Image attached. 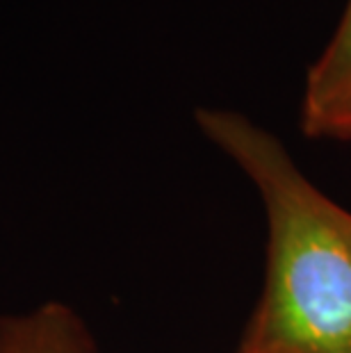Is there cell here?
Returning a JSON list of instances; mask_svg holds the SVG:
<instances>
[{
	"mask_svg": "<svg viewBox=\"0 0 351 353\" xmlns=\"http://www.w3.org/2000/svg\"><path fill=\"white\" fill-rule=\"evenodd\" d=\"M194 119L267 214L265 288L237 353H351V212L242 112L201 108Z\"/></svg>",
	"mask_w": 351,
	"mask_h": 353,
	"instance_id": "cell-1",
	"label": "cell"
},
{
	"mask_svg": "<svg viewBox=\"0 0 351 353\" xmlns=\"http://www.w3.org/2000/svg\"><path fill=\"white\" fill-rule=\"evenodd\" d=\"M0 353H99L80 314L59 301L0 317Z\"/></svg>",
	"mask_w": 351,
	"mask_h": 353,
	"instance_id": "cell-2",
	"label": "cell"
},
{
	"mask_svg": "<svg viewBox=\"0 0 351 353\" xmlns=\"http://www.w3.org/2000/svg\"><path fill=\"white\" fill-rule=\"evenodd\" d=\"M351 105V0L333 32L305 78L301 125L312 137L326 119Z\"/></svg>",
	"mask_w": 351,
	"mask_h": 353,
	"instance_id": "cell-3",
	"label": "cell"
},
{
	"mask_svg": "<svg viewBox=\"0 0 351 353\" xmlns=\"http://www.w3.org/2000/svg\"><path fill=\"white\" fill-rule=\"evenodd\" d=\"M312 137H331V139H351V105L345 110H340L338 114L317 128V132Z\"/></svg>",
	"mask_w": 351,
	"mask_h": 353,
	"instance_id": "cell-4",
	"label": "cell"
}]
</instances>
